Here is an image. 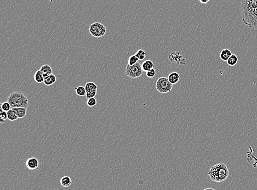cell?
<instances>
[{
    "label": "cell",
    "mask_w": 257,
    "mask_h": 190,
    "mask_svg": "<svg viewBox=\"0 0 257 190\" xmlns=\"http://www.w3.org/2000/svg\"><path fill=\"white\" fill-rule=\"evenodd\" d=\"M240 11L246 25L257 29V0H241Z\"/></svg>",
    "instance_id": "obj_1"
},
{
    "label": "cell",
    "mask_w": 257,
    "mask_h": 190,
    "mask_svg": "<svg viewBox=\"0 0 257 190\" xmlns=\"http://www.w3.org/2000/svg\"><path fill=\"white\" fill-rule=\"evenodd\" d=\"M229 170L225 164H217L212 166L208 171V174L211 180L216 183H221L226 180L229 175Z\"/></svg>",
    "instance_id": "obj_2"
},
{
    "label": "cell",
    "mask_w": 257,
    "mask_h": 190,
    "mask_svg": "<svg viewBox=\"0 0 257 190\" xmlns=\"http://www.w3.org/2000/svg\"><path fill=\"white\" fill-rule=\"evenodd\" d=\"M11 108L24 107L28 108L29 106V99L25 94L22 92L15 91L10 94L7 99Z\"/></svg>",
    "instance_id": "obj_3"
},
{
    "label": "cell",
    "mask_w": 257,
    "mask_h": 190,
    "mask_svg": "<svg viewBox=\"0 0 257 190\" xmlns=\"http://www.w3.org/2000/svg\"><path fill=\"white\" fill-rule=\"evenodd\" d=\"M143 71L142 64L138 62L133 65L127 64L125 69V74L131 79H136L142 76Z\"/></svg>",
    "instance_id": "obj_4"
},
{
    "label": "cell",
    "mask_w": 257,
    "mask_h": 190,
    "mask_svg": "<svg viewBox=\"0 0 257 190\" xmlns=\"http://www.w3.org/2000/svg\"><path fill=\"white\" fill-rule=\"evenodd\" d=\"M172 87L173 84L169 82L168 77H160L156 82V89L161 94H166L171 92Z\"/></svg>",
    "instance_id": "obj_5"
},
{
    "label": "cell",
    "mask_w": 257,
    "mask_h": 190,
    "mask_svg": "<svg viewBox=\"0 0 257 190\" xmlns=\"http://www.w3.org/2000/svg\"><path fill=\"white\" fill-rule=\"evenodd\" d=\"M89 31L92 36L99 38L105 35L106 29L103 24L99 22H95L90 25Z\"/></svg>",
    "instance_id": "obj_6"
},
{
    "label": "cell",
    "mask_w": 257,
    "mask_h": 190,
    "mask_svg": "<svg viewBox=\"0 0 257 190\" xmlns=\"http://www.w3.org/2000/svg\"><path fill=\"white\" fill-rule=\"evenodd\" d=\"M168 58L171 62L176 63L178 65H184L187 63L186 58L180 51H175L171 53Z\"/></svg>",
    "instance_id": "obj_7"
},
{
    "label": "cell",
    "mask_w": 257,
    "mask_h": 190,
    "mask_svg": "<svg viewBox=\"0 0 257 190\" xmlns=\"http://www.w3.org/2000/svg\"><path fill=\"white\" fill-rule=\"evenodd\" d=\"M26 166L30 170H35L39 167V161L35 157L29 158L26 161Z\"/></svg>",
    "instance_id": "obj_8"
},
{
    "label": "cell",
    "mask_w": 257,
    "mask_h": 190,
    "mask_svg": "<svg viewBox=\"0 0 257 190\" xmlns=\"http://www.w3.org/2000/svg\"><path fill=\"white\" fill-rule=\"evenodd\" d=\"M40 70L43 74V77H45L49 75L53 74V70L50 65L48 64H44L41 67Z\"/></svg>",
    "instance_id": "obj_9"
},
{
    "label": "cell",
    "mask_w": 257,
    "mask_h": 190,
    "mask_svg": "<svg viewBox=\"0 0 257 190\" xmlns=\"http://www.w3.org/2000/svg\"><path fill=\"white\" fill-rule=\"evenodd\" d=\"M168 79L172 84H175L180 79V75L178 73L174 72L169 74L168 75Z\"/></svg>",
    "instance_id": "obj_10"
},
{
    "label": "cell",
    "mask_w": 257,
    "mask_h": 190,
    "mask_svg": "<svg viewBox=\"0 0 257 190\" xmlns=\"http://www.w3.org/2000/svg\"><path fill=\"white\" fill-rule=\"evenodd\" d=\"M56 81H57V77H55V75L52 74L45 77L43 83L44 84L46 85V86H49L54 84Z\"/></svg>",
    "instance_id": "obj_11"
},
{
    "label": "cell",
    "mask_w": 257,
    "mask_h": 190,
    "mask_svg": "<svg viewBox=\"0 0 257 190\" xmlns=\"http://www.w3.org/2000/svg\"><path fill=\"white\" fill-rule=\"evenodd\" d=\"M231 55L232 53L230 50H229L228 48H224L221 51V52L220 53V58L221 60L227 62V60H228L229 58H230Z\"/></svg>",
    "instance_id": "obj_12"
},
{
    "label": "cell",
    "mask_w": 257,
    "mask_h": 190,
    "mask_svg": "<svg viewBox=\"0 0 257 190\" xmlns=\"http://www.w3.org/2000/svg\"><path fill=\"white\" fill-rule=\"evenodd\" d=\"M154 66V63L150 60H146L142 64V69L145 72H147L149 70H151L152 69H153Z\"/></svg>",
    "instance_id": "obj_13"
},
{
    "label": "cell",
    "mask_w": 257,
    "mask_h": 190,
    "mask_svg": "<svg viewBox=\"0 0 257 190\" xmlns=\"http://www.w3.org/2000/svg\"><path fill=\"white\" fill-rule=\"evenodd\" d=\"M60 184L64 188H69L72 184V180L70 177L65 176L60 179Z\"/></svg>",
    "instance_id": "obj_14"
},
{
    "label": "cell",
    "mask_w": 257,
    "mask_h": 190,
    "mask_svg": "<svg viewBox=\"0 0 257 190\" xmlns=\"http://www.w3.org/2000/svg\"><path fill=\"white\" fill-rule=\"evenodd\" d=\"M13 109L17 113L18 118H24L27 116V108L24 107H17L13 108Z\"/></svg>",
    "instance_id": "obj_15"
},
{
    "label": "cell",
    "mask_w": 257,
    "mask_h": 190,
    "mask_svg": "<svg viewBox=\"0 0 257 190\" xmlns=\"http://www.w3.org/2000/svg\"><path fill=\"white\" fill-rule=\"evenodd\" d=\"M44 80H45V77H43L41 70H37L34 75V80L37 83L41 84V83L44 82Z\"/></svg>",
    "instance_id": "obj_16"
},
{
    "label": "cell",
    "mask_w": 257,
    "mask_h": 190,
    "mask_svg": "<svg viewBox=\"0 0 257 190\" xmlns=\"http://www.w3.org/2000/svg\"><path fill=\"white\" fill-rule=\"evenodd\" d=\"M85 89L87 92L97 91L98 86L93 82H87L85 85Z\"/></svg>",
    "instance_id": "obj_17"
},
{
    "label": "cell",
    "mask_w": 257,
    "mask_h": 190,
    "mask_svg": "<svg viewBox=\"0 0 257 190\" xmlns=\"http://www.w3.org/2000/svg\"><path fill=\"white\" fill-rule=\"evenodd\" d=\"M7 117L8 119L12 122H14V121L17 120L18 119H19L18 117L17 116V113L13 108L11 109L10 111H8Z\"/></svg>",
    "instance_id": "obj_18"
},
{
    "label": "cell",
    "mask_w": 257,
    "mask_h": 190,
    "mask_svg": "<svg viewBox=\"0 0 257 190\" xmlns=\"http://www.w3.org/2000/svg\"><path fill=\"white\" fill-rule=\"evenodd\" d=\"M75 91L78 96H84L86 95V91L85 89V87L82 86L76 87H75Z\"/></svg>",
    "instance_id": "obj_19"
},
{
    "label": "cell",
    "mask_w": 257,
    "mask_h": 190,
    "mask_svg": "<svg viewBox=\"0 0 257 190\" xmlns=\"http://www.w3.org/2000/svg\"><path fill=\"white\" fill-rule=\"evenodd\" d=\"M238 62V58L237 55H231L228 60H227V63L230 66H234Z\"/></svg>",
    "instance_id": "obj_20"
},
{
    "label": "cell",
    "mask_w": 257,
    "mask_h": 190,
    "mask_svg": "<svg viewBox=\"0 0 257 190\" xmlns=\"http://www.w3.org/2000/svg\"><path fill=\"white\" fill-rule=\"evenodd\" d=\"M139 59L137 58L136 55H131L129 59H128V64L130 65H133L135 64L136 63L139 62Z\"/></svg>",
    "instance_id": "obj_21"
},
{
    "label": "cell",
    "mask_w": 257,
    "mask_h": 190,
    "mask_svg": "<svg viewBox=\"0 0 257 190\" xmlns=\"http://www.w3.org/2000/svg\"><path fill=\"white\" fill-rule=\"evenodd\" d=\"M1 109H2L3 111L7 112L8 111H10L12 108L10 103L8 101H6L1 104Z\"/></svg>",
    "instance_id": "obj_22"
},
{
    "label": "cell",
    "mask_w": 257,
    "mask_h": 190,
    "mask_svg": "<svg viewBox=\"0 0 257 190\" xmlns=\"http://www.w3.org/2000/svg\"><path fill=\"white\" fill-rule=\"evenodd\" d=\"M145 55H146L145 52L143 50H139L135 54V55H136V57L139 60H143L145 57Z\"/></svg>",
    "instance_id": "obj_23"
},
{
    "label": "cell",
    "mask_w": 257,
    "mask_h": 190,
    "mask_svg": "<svg viewBox=\"0 0 257 190\" xmlns=\"http://www.w3.org/2000/svg\"><path fill=\"white\" fill-rule=\"evenodd\" d=\"M0 118H1V123H5V120L8 119L7 112L3 111L1 109L0 111Z\"/></svg>",
    "instance_id": "obj_24"
},
{
    "label": "cell",
    "mask_w": 257,
    "mask_h": 190,
    "mask_svg": "<svg viewBox=\"0 0 257 190\" xmlns=\"http://www.w3.org/2000/svg\"><path fill=\"white\" fill-rule=\"evenodd\" d=\"M87 106H89V107H91L96 106V99H95L94 97H93V98H91V99H87Z\"/></svg>",
    "instance_id": "obj_25"
},
{
    "label": "cell",
    "mask_w": 257,
    "mask_h": 190,
    "mask_svg": "<svg viewBox=\"0 0 257 190\" xmlns=\"http://www.w3.org/2000/svg\"><path fill=\"white\" fill-rule=\"evenodd\" d=\"M96 92H97V91L87 92L86 95L87 99H91V98L95 97V96H96Z\"/></svg>",
    "instance_id": "obj_26"
},
{
    "label": "cell",
    "mask_w": 257,
    "mask_h": 190,
    "mask_svg": "<svg viewBox=\"0 0 257 190\" xmlns=\"http://www.w3.org/2000/svg\"><path fill=\"white\" fill-rule=\"evenodd\" d=\"M146 75L148 77H150V78L154 77L156 75V70L154 68L152 69L151 70H149L148 72H146Z\"/></svg>",
    "instance_id": "obj_27"
},
{
    "label": "cell",
    "mask_w": 257,
    "mask_h": 190,
    "mask_svg": "<svg viewBox=\"0 0 257 190\" xmlns=\"http://www.w3.org/2000/svg\"><path fill=\"white\" fill-rule=\"evenodd\" d=\"M198 1H199L201 3H203V4H206V3L209 2V1H210V0H198Z\"/></svg>",
    "instance_id": "obj_28"
},
{
    "label": "cell",
    "mask_w": 257,
    "mask_h": 190,
    "mask_svg": "<svg viewBox=\"0 0 257 190\" xmlns=\"http://www.w3.org/2000/svg\"><path fill=\"white\" fill-rule=\"evenodd\" d=\"M203 190H216L214 188H205Z\"/></svg>",
    "instance_id": "obj_29"
}]
</instances>
